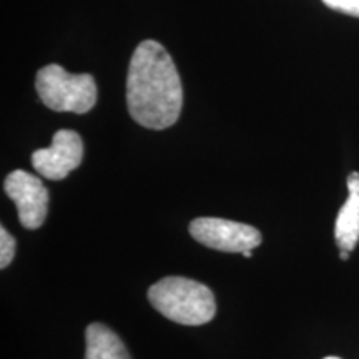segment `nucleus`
Wrapping results in <instances>:
<instances>
[{
  "instance_id": "nucleus-9",
  "label": "nucleus",
  "mask_w": 359,
  "mask_h": 359,
  "mask_svg": "<svg viewBox=\"0 0 359 359\" xmlns=\"http://www.w3.org/2000/svg\"><path fill=\"white\" fill-rule=\"evenodd\" d=\"M15 238L6 228L0 226V268L6 269L15 257Z\"/></svg>"
},
{
  "instance_id": "nucleus-5",
  "label": "nucleus",
  "mask_w": 359,
  "mask_h": 359,
  "mask_svg": "<svg viewBox=\"0 0 359 359\" xmlns=\"http://www.w3.org/2000/svg\"><path fill=\"white\" fill-rule=\"evenodd\" d=\"M4 188L17 206L22 226L27 230L42 226L48 213V191L42 180L24 170H15L6 178Z\"/></svg>"
},
{
  "instance_id": "nucleus-1",
  "label": "nucleus",
  "mask_w": 359,
  "mask_h": 359,
  "mask_svg": "<svg viewBox=\"0 0 359 359\" xmlns=\"http://www.w3.org/2000/svg\"><path fill=\"white\" fill-rule=\"evenodd\" d=\"M127 107L142 127L165 130L177 122L183 107L178 70L163 45L145 40L135 48L127 77Z\"/></svg>"
},
{
  "instance_id": "nucleus-2",
  "label": "nucleus",
  "mask_w": 359,
  "mask_h": 359,
  "mask_svg": "<svg viewBox=\"0 0 359 359\" xmlns=\"http://www.w3.org/2000/svg\"><path fill=\"white\" fill-rule=\"evenodd\" d=\"M148 299L160 314L185 326H201L217 314L213 291L190 278L168 276L148 290Z\"/></svg>"
},
{
  "instance_id": "nucleus-12",
  "label": "nucleus",
  "mask_w": 359,
  "mask_h": 359,
  "mask_svg": "<svg viewBox=\"0 0 359 359\" xmlns=\"http://www.w3.org/2000/svg\"><path fill=\"white\" fill-rule=\"evenodd\" d=\"M243 257H246V258H251V250H246L245 253H243Z\"/></svg>"
},
{
  "instance_id": "nucleus-6",
  "label": "nucleus",
  "mask_w": 359,
  "mask_h": 359,
  "mask_svg": "<svg viewBox=\"0 0 359 359\" xmlns=\"http://www.w3.org/2000/svg\"><path fill=\"white\" fill-rule=\"evenodd\" d=\"M83 160V142L74 130H58L52 145L32 154L35 172L48 180H64L80 167Z\"/></svg>"
},
{
  "instance_id": "nucleus-10",
  "label": "nucleus",
  "mask_w": 359,
  "mask_h": 359,
  "mask_svg": "<svg viewBox=\"0 0 359 359\" xmlns=\"http://www.w3.org/2000/svg\"><path fill=\"white\" fill-rule=\"evenodd\" d=\"M323 4L346 15L359 17V0H323Z\"/></svg>"
},
{
  "instance_id": "nucleus-11",
  "label": "nucleus",
  "mask_w": 359,
  "mask_h": 359,
  "mask_svg": "<svg viewBox=\"0 0 359 359\" xmlns=\"http://www.w3.org/2000/svg\"><path fill=\"white\" fill-rule=\"evenodd\" d=\"M339 257H341V259H343V262H346V259L349 258V251H346V250H341Z\"/></svg>"
},
{
  "instance_id": "nucleus-8",
  "label": "nucleus",
  "mask_w": 359,
  "mask_h": 359,
  "mask_svg": "<svg viewBox=\"0 0 359 359\" xmlns=\"http://www.w3.org/2000/svg\"><path fill=\"white\" fill-rule=\"evenodd\" d=\"M85 359H132L123 341L109 326L92 323L85 331Z\"/></svg>"
},
{
  "instance_id": "nucleus-13",
  "label": "nucleus",
  "mask_w": 359,
  "mask_h": 359,
  "mask_svg": "<svg viewBox=\"0 0 359 359\" xmlns=\"http://www.w3.org/2000/svg\"><path fill=\"white\" fill-rule=\"evenodd\" d=\"M325 359H341V358H336V356H327V358H325Z\"/></svg>"
},
{
  "instance_id": "nucleus-4",
  "label": "nucleus",
  "mask_w": 359,
  "mask_h": 359,
  "mask_svg": "<svg viewBox=\"0 0 359 359\" xmlns=\"http://www.w3.org/2000/svg\"><path fill=\"white\" fill-rule=\"evenodd\" d=\"M190 235L206 248L224 253H245L262 243V233L250 224L223 218H196L190 223Z\"/></svg>"
},
{
  "instance_id": "nucleus-7",
  "label": "nucleus",
  "mask_w": 359,
  "mask_h": 359,
  "mask_svg": "<svg viewBox=\"0 0 359 359\" xmlns=\"http://www.w3.org/2000/svg\"><path fill=\"white\" fill-rule=\"evenodd\" d=\"M348 200L341 206L334 224V238L339 250L353 251L359 241V173L348 177Z\"/></svg>"
},
{
  "instance_id": "nucleus-3",
  "label": "nucleus",
  "mask_w": 359,
  "mask_h": 359,
  "mask_svg": "<svg viewBox=\"0 0 359 359\" xmlns=\"http://www.w3.org/2000/svg\"><path fill=\"white\" fill-rule=\"evenodd\" d=\"M35 88L45 107L55 111L87 114L97 103V83L90 74H69L52 64L37 72Z\"/></svg>"
}]
</instances>
